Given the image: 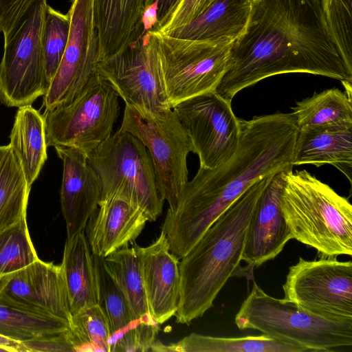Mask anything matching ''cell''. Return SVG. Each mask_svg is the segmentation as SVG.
Returning a JSON list of instances; mask_svg holds the SVG:
<instances>
[{
	"mask_svg": "<svg viewBox=\"0 0 352 352\" xmlns=\"http://www.w3.org/2000/svg\"><path fill=\"white\" fill-rule=\"evenodd\" d=\"M69 30V14H63L47 5L43 27L42 47L45 71L49 84L64 54Z\"/></svg>",
	"mask_w": 352,
	"mask_h": 352,
	"instance_id": "33",
	"label": "cell"
},
{
	"mask_svg": "<svg viewBox=\"0 0 352 352\" xmlns=\"http://www.w3.org/2000/svg\"><path fill=\"white\" fill-rule=\"evenodd\" d=\"M150 351L155 352H304L297 344L266 334L243 337H217L192 333L175 343L155 341Z\"/></svg>",
	"mask_w": 352,
	"mask_h": 352,
	"instance_id": "25",
	"label": "cell"
},
{
	"mask_svg": "<svg viewBox=\"0 0 352 352\" xmlns=\"http://www.w3.org/2000/svg\"><path fill=\"white\" fill-rule=\"evenodd\" d=\"M69 325L76 351L110 352V325L98 304L72 315Z\"/></svg>",
	"mask_w": 352,
	"mask_h": 352,
	"instance_id": "31",
	"label": "cell"
},
{
	"mask_svg": "<svg viewBox=\"0 0 352 352\" xmlns=\"http://www.w3.org/2000/svg\"><path fill=\"white\" fill-rule=\"evenodd\" d=\"M69 330L63 319L0 302V334L21 342L45 339Z\"/></svg>",
	"mask_w": 352,
	"mask_h": 352,
	"instance_id": "30",
	"label": "cell"
},
{
	"mask_svg": "<svg viewBox=\"0 0 352 352\" xmlns=\"http://www.w3.org/2000/svg\"><path fill=\"white\" fill-rule=\"evenodd\" d=\"M9 145L17 155L28 184L31 187L47 159L45 122L32 105L18 109Z\"/></svg>",
	"mask_w": 352,
	"mask_h": 352,
	"instance_id": "26",
	"label": "cell"
},
{
	"mask_svg": "<svg viewBox=\"0 0 352 352\" xmlns=\"http://www.w3.org/2000/svg\"><path fill=\"white\" fill-rule=\"evenodd\" d=\"M98 175L101 199L124 198L139 207L153 221L161 214L164 201L158 194L151 156L139 139L120 129L87 155Z\"/></svg>",
	"mask_w": 352,
	"mask_h": 352,
	"instance_id": "6",
	"label": "cell"
},
{
	"mask_svg": "<svg viewBox=\"0 0 352 352\" xmlns=\"http://www.w3.org/2000/svg\"><path fill=\"white\" fill-rule=\"evenodd\" d=\"M68 13L69 38L57 71L43 96L45 111L72 101L96 72L98 38L94 0H72Z\"/></svg>",
	"mask_w": 352,
	"mask_h": 352,
	"instance_id": "14",
	"label": "cell"
},
{
	"mask_svg": "<svg viewBox=\"0 0 352 352\" xmlns=\"http://www.w3.org/2000/svg\"><path fill=\"white\" fill-rule=\"evenodd\" d=\"M1 32V31H0Z\"/></svg>",
	"mask_w": 352,
	"mask_h": 352,
	"instance_id": "42",
	"label": "cell"
},
{
	"mask_svg": "<svg viewBox=\"0 0 352 352\" xmlns=\"http://www.w3.org/2000/svg\"><path fill=\"white\" fill-rule=\"evenodd\" d=\"M306 73L352 83L327 23L322 0H252L247 25L232 44L216 92L232 101L267 78Z\"/></svg>",
	"mask_w": 352,
	"mask_h": 352,
	"instance_id": "1",
	"label": "cell"
},
{
	"mask_svg": "<svg viewBox=\"0 0 352 352\" xmlns=\"http://www.w3.org/2000/svg\"><path fill=\"white\" fill-rule=\"evenodd\" d=\"M147 221L145 213L124 198L112 196L100 199L85 229L91 252L105 258L129 245Z\"/></svg>",
	"mask_w": 352,
	"mask_h": 352,
	"instance_id": "20",
	"label": "cell"
},
{
	"mask_svg": "<svg viewBox=\"0 0 352 352\" xmlns=\"http://www.w3.org/2000/svg\"><path fill=\"white\" fill-rule=\"evenodd\" d=\"M283 172L274 175L252 212L246 234L242 261L244 276L253 278V269L275 258L292 238L280 208Z\"/></svg>",
	"mask_w": 352,
	"mask_h": 352,
	"instance_id": "16",
	"label": "cell"
},
{
	"mask_svg": "<svg viewBox=\"0 0 352 352\" xmlns=\"http://www.w3.org/2000/svg\"><path fill=\"white\" fill-rule=\"evenodd\" d=\"M96 72L110 83L126 104L151 110L170 108L153 30L144 33L120 53L98 61Z\"/></svg>",
	"mask_w": 352,
	"mask_h": 352,
	"instance_id": "13",
	"label": "cell"
},
{
	"mask_svg": "<svg viewBox=\"0 0 352 352\" xmlns=\"http://www.w3.org/2000/svg\"><path fill=\"white\" fill-rule=\"evenodd\" d=\"M0 302L69 322L68 295L60 265L39 258L0 276Z\"/></svg>",
	"mask_w": 352,
	"mask_h": 352,
	"instance_id": "15",
	"label": "cell"
},
{
	"mask_svg": "<svg viewBox=\"0 0 352 352\" xmlns=\"http://www.w3.org/2000/svg\"><path fill=\"white\" fill-rule=\"evenodd\" d=\"M0 348L5 349L7 352H28V349L23 342L1 334Z\"/></svg>",
	"mask_w": 352,
	"mask_h": 352,
	"instance_id": "38",
	"label": "cell"
},
{
	"mask_svg": "<svg viewBox=\"0 0 352 352\" xmlns=\"http://www.w3.org/2000/svg\"><path fill=\"white\" fill-rule=\"evenodd\" d=\"M93 258L98 304L106 314L110 325V352L149 351L155 341L159 324L136 320L104 258L93 254Z\"/></svg>",
	"mask_w": 352,
	"mask_h": 352,
	"instance_id": "17",
	"label": "cell"
},
{
	"mask_svg": "<svg viewBox=\"0 0 352 352\" xmlns=\"http://www.w3.org/2000/svg\"><path fill=\"white\" fill-rule=\"evenodd\" d=\"M179 0L157 1V23L153 30H157L175 9Z\"/></svg>",
	"mask_w": 352,
	"mask_h": 352,
	"instance_id": "37",
	"label": "cell"
},
{
	"mask_svg": "<svg viewBox=\"0 0 352 352\" xmlns=\"http://www.w3.org/2000/svg\"><path fill=\"white\" fill-rule=\"evenodd\" d=\"M292 164H331L351 184L352 127L298 130Z\"/></svg>",
	"mask_w": 352,
	"mask_h": 352,
	"instance_id": "22",
	"label": "cell"
},
{
	"mask_svg": "<svg viewBox=\"0 0 352 352\" xmlns=\"http://www.w3.org/2000/svg\"><path fill=\"white\" fill-rule=\"evenodd\" d=\"M118 97L96 72L72 101L45 111L47 146L72 147L87 156L111 135L120 113Z\"/></svg>",
	"mask_w": 352,
	"mask_h": 352,
	"instance_id": "8",
	"label": "cell"
},
{
	"mask_svg": "<svg viewBox=\"0 0 352 352\" xmlns=\"http://www.w3.org/2000/svg\"><path fill=\"white\" fill-rule=\"evenodd\" d=\"M252 1V0H251Z\"/></svg>",
	"mask_w": 352,
	"mask_h": 352,
	"instance_id": "41",
	"label": "cell"
},
{
	"mask_svg": "<svg viewBox=\"0 0 352 352\" xmlns=\"http://www.w3.org/2000/svg\"><path fill=\"white\" fill-rule=\"evenodd\" d=\"M238 146L225 163L199 167L168 210L162 232L170 250L184 257L207 229L256 182L293 168L298 128L292 113L239 119Z\"/></svg>",
	"mask_w": 352,
	"mask_h": 352,
	"instance_id": "2",
	"label": "cell"
},
{
	"mask_svg": "<svg viewBox=\"0 0 352 352\" xmlns=\"http://www.w3.org/2000/svg\"><path fill=\"white\" fill-rule=\"evenodd\" d=\"M298 130L352 127V100L331 88L297 102L292 112Z\"/></svg>",
	"mask_w": 352,
	"mask_h": 352,
	"instance_id": "27",
	"label": "cell"
},
{
	"mask_svg": "<svg viewBox=\"0 0 352 352\" xmlns=\"http://www.w3.org/2000/svg\"><path fill=\"white\" fill-rule=\"evenodd\" d=\"M250 8L251 0H216L190 23L166 34L232 43L244 32Z\"/></svg>",
	"mask_w": 352,
	"mask_h": 352,
	"instance_id": "23",
	"label": "cell"
},
{
	"mask_svg": "<svg viewBox=\"0 0 352 352\" xmlns=\"http://www.w3.org/2000/svg\"><path fill=\"white\" fill-rule=\"evenodd\" d=\"M157 1L94 0L98 61L120 53L145 33L143 14Z\"/></svg>",
	"mask_w": 352,
	"mask_h": 352,
	"instance_id": "21",
	"label": "cell"
},
{
	"mask_svg": "<svg viewBox=\"0 0 352 352\" xmlns=\"http://www.w3.org/2000/svg\"><path fill=\"white\" fill-rule=\"evenodd\" d=\"M230 100L216 91L188 99L173 109L186 130L199 167L214 168L235 152L240 136L239 119Z\"/></svg>",
	"mask_w": 352,
	"mask_h": 352,
	"instance_id": "12",
	"label": "cell"
},
{
	"mask_svg": "<svg viewBox=\"0 0 352 352\" xmlns=\"http://www.w3.org/2000/svg\"><path fill=\"white\" fill-rule=\"evenodd\" d=\"M284 299L316 316L352 322V262L336 257L307 261L289 267Z\"/></svg>",
	"mask_w": 352,
	"mask_h": 352,
	"instance_id": "11",
	"label": "cell"
},
{
	"mask_svg": "<svg viewBox=\"0 0 352 352\" xmlns=\"http://www.w3.org/2000/svg\"><path fill=\"white\" fill-rule=\"evenodd\" d=\"M216 0H179L168 18L156 30L167 34L197 17Z\"/></svg>",
	"mask_w": 352,
	"mask_h": 352,
	"instance_id": "36",
	"label": "cell"
},
{
	"mask_svg": "<svg viewBox=\"0 0 352 352\" xmlns=\"http://www.w3.org/2000/svg\"><path fill=\"white\" fill-rule=\"evenodd\" d=\"M133 243L140 260L149 313L160 325L175 316L177 310L179 258L170 252L162 231L157 239L146 247Z\"/></svg>",
	"mask_w": 352,
	"mask_h": 352,
	"instance_id": "19",
	"label": "cell"
},
{
	"mask_svg": "<svg viewBox=\"0 0 352 352\" xmlns=\"http://www.w3.org/2000/svg\"><path fill=\"white\" fill-rule=\"evenodd\" d=\"M331 36L347 65L352 68V0H322Z\"/></svg>",
	"mask_w": 352,
	"mask_h": 352,
	"instance_id": "34",
	"label": "cell"
},
{
	"mask_svg": "<svg viewBox=\"0 0 352 352\" xmlns=\"http://www.w3.org/2000/svg\"><path fill=\"white\" fill-rule=\"evenodd\" d=\"M39 0H0V31L9 38Z\"/></svg>",
	"mask_w": 352,
	"mask_h": 352,
	"instance_id": "35",
	"label": "cell"
},
{
	"mask_svg": "<svg viewBox=\"0 0 352 352\" xmlns=\"http://www.w3.org/2000/svg\"><path fill=\"white\" fill-rule=\"evenodd\" d=\"M63 162L60 206L67 238L84 231L102 197L99 178L87 162V156L69 146H54Z\"/></svg>",
	"mask_w": 352,
	"mask_h": 352,
	"instance_id": "18",
	"label": "cell"
},
{
	"mask_svg": "<svg viewBox=\"0 0 352 352\" xmlns=\"http://www.w3.org/2000/svg\"><path fill=\"white\" fill-rule=\"evenodd\" d=\"M8 148V145L6 146H0V162L1 161V159Z\"/></svg>",
	"mask_w": 352,
	"mask_h": 352,
	"instance_id": "39",
	"label": "cell"
},
{
	"mask_svg": "<svg viewBox=\"0 0 352 352\" xmlns=\"http://www.w3.org/2000/svg\"><path fill=\"white\" fill-rule=\"evenodd\" d=\"M2 351L6 352V351L5 349H2V348H0V352H2Z\"/></svg>",
	"mask_w": 352,
	"mask_h": 352,
	"instance_id": "40",
	"label": "cell"
},
{
	"mask_svg": "<svg viewBox=\"0 0 352 352\" xmlns=\"http://www.w3.org/2000/svg\"><path fill=\"white\" fill-rule=\"evenodd\" d=\"M153 33L170 108L216 91L227 70L232 43L179 38L155 30Z\"/></svg>",
	"mask_w": 352,
	"mask_h": 352,
	"instance_id": "9",
	"label": "cell"
},
{
	"mask_svg": "<svg viewBox=\"0 0 352 352\" xmlns=\"http://www.w3.org/2000/svg\"><path fill=\"white\" fill-rule=\"evenodd\" d=\"M120 129L136 137L151 156L160 199L174 210L178 196L188 181L187 157L190 138L171 109L151 110L126 104Z\"/></svg>",
	"mask_w": 352,
	"mask_h": 352,
	"instance_id": "7",
	"label": "cell"
},
{
	"mask_svg": "<svg viewBox=\"0 0 352 352\" xmlns=\"http://www.w3.org/2000/svg\"><path fill=\"white\" fill-rule=\"evenodd\" d=\"M234 322L240 330H258L307 351H331L352 346V322L311 314L284 298L267 294L256 282Z\"/></svg>",
	"mask_w": 352,
	"mask_h": 352,
	"instance_id": "5",
	"label": "cell"
},
{
	"mask_svg": "<svg viewBox=\"0 0 352 352\" xmlns=\"http://www.w3.org/2000/svg\"><path fill=\"white\" fill-rule=\"evenodd\" d=\"M60 266L72 316L98 304L93 254L85 231L67 238Z\"/></svg>",
	"mask_w": 352,
	"mask_h": 352,
	"instance_id": "24",
	"label": "cell"
},
{
	"mask_svg": "<svg viewBox=\"0 0 352 352\" xmlns=\"http://www.w3.org/2000/svg\"><path fill=\"white\" fill-rule=\"evenodd\" d=\"M31 187L8 144L0 162V232L27 216Z\"/></svg>",
	"mask_w": 352,
	"mask_h": 352,
	"instance_id": "29",
	"label": "cell"
},
{
	"mask_svg": "<svg viewBox=\"0 0 352 352\" xmlns=\"http://www.w3.org/2000/svg\"><path fill=\"white\" fill-rule=\"evenodd\" d=\"M273 175L252 185L182 258L179 263V300L175 315L177 323L189 324L201 317L213 306L230 278L244 276L240 263L249 222L259 197Z\"/></svg>",
	"mask_w": 352,
	"mask_h": 352,
	"instance_id": "3",
	"label": "cell"
},
{
	"mask_svg": "<svg viewBox=\"0 0 352 352\" xmlns=\"http://www.w3.org/2000/svg\"><path fill=\"white\" fill-rule=\"evenodd\" d=\"M280 208L292 238L321 257L352 255V206L306 170L283 172Z\"/></svg>",
	"mask_w": 352,
	"mask_h": 352,
	"instance_id": "4",
	"label": "cell"
},
{
	"mask_svg": "<svg viewBox=\"0 0 352 352\" xmlns=\"http://www.w3.org/2000/svg\"><path fill=\"white\" fill-rule=\"evenodd\" d=\"M38 259L26 217L0 232V276L19 270Z\"/></svg>",
	"mask_w": 352,
	"mask_h": 352,
	"instance_id": "32",
	"label": "cell"
},
{
	"mask_svg": "<svg viewBox=\"0 0 352 352\" xmlns=\"http://www.w3.org/2000/svg\"><path fill=\"white\" fill-rule=\"evenodd\" d=\"M104 259L124 295L134 318L144 323L157 324L149 313L140 260L133 242L131 248L123 247Z\"/></svg>",
	"mask_w": 352,
	"mask_h": 352,
	"instance_id": "28",
	"label": "cell"
},
{
	"mask_svg": "<svg viewBox=\"0 0 352 352\" xmlns=\"http://www.w3.org/2000/svg\"><path fill=\"white\" fill-rule=\"evenodd\" d=\"M46 0H39L4 40L0 63V101L8 107L32 105L48 88L42 47Z\"/></svg>",
	"mask_w": 352,
	"mask_h": 352,
	"instance_id": "10",
	"label": "cell"
}]
</instances>
